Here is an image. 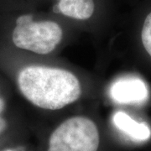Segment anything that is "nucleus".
Masks as SVG:
<instances>
[{
	"mask_svg": "<svg viewBox=\"0 0 151 151\" xmlns=\"http://www.w3.org/2000/svg\"><path fill=\"white\" fill-rule=\"evenodd\" d=\"M22 94L39 108L58 110L81 97L80 81L68 70L44 65H30L18 76Z\"/></svg>",
	"mask_w": 151,
	"mask_h": 151,
	"instance_id": "nucleus-1",
	"label": "nucleus"
},
{
	"mask_svg": "<svg viewBox=\"0 0 151 151\" xmlns=\"http://www.w3.org/2000/svg\"><path fill=\"white\" fill-rule=\"evenodd\" d=\"M62 29L51 20L35 21L30 14L16 19L12 40L17 47L40 55L52 52L62 40Z\"/></svg>",
	"mask_w": 151,
	"mask_h": 151,
	"instance_id": "nucleus-2",
	"label": "nucleus"
},
{
	"mask_svg": "<svg viewBox=\"0 0 151 151\" xmlns=\"http://www.w3.org/2000/svg\"><path fill=\"white\" fill-rule=\"evenodd\" d=\"M99 133L96 124L85 117L65 120L52 133L48 151H97Z\"/></svg>",
	"mask_w": 151,
	"mask_h": 151,
	"instance_id": "nucleus-3",
	"label": "nucleus"
},
{
	"mask_svg": "<svg viewBox=\"0 0 151 151\" xmlns=\"http://www.w3.org/2000/svg\"><path fill=\"white\" fill-rule=\"evenodd\" d=\"M110 96L119 103H139L149 96L145 82L136 76H125L115 81L110 87Z\"/></svg>",
	"mask_w": 151,
	"mask_h": 151,
	"instance_id": "nucleus-4",
	"label": "nucleus"
},
{
	"mask_svg": "<svg viewBox=\"0 0 151 151\" xmlns=\"http://www.w3.org/2000/svg\"><path fill=\"white\" fill-rule=\"evenodd\" d=\"M95 10V0H56L52 7L55 14L78 20L89 19L94 14Z\"/></svg>",
	"mask_w": 151,
	"mask_h": 151,
	"instance_id": "nucleus-5",
	"label": "nucleus"
},
{
	"mask_svg": "<svg viewBox=\"0 0 151 151\" xmlns=\"http://www.w3.org/2000/svg\"><path fill=\"white\" fill-rule=\"evenodd\" d=\"M113 122L117 129L134 140L145 141L150 138L151 130L145 123H139L124 112L114 113Z\"/></svg>",
	"mask_w": 151,
	"mask_h": 151,
	"instance_id": "nucleus-6",
	"label": "nucleus"
},
{
	"mask_svg": "<svg viewBox=\"0 0 151 151\" xmlns=\"http://www.w3.org/2000/svg\"><path fill=\"white\" fill-rule=\"evenodd\" d=\"M141 38L144 47L151 56V11L148 14L144 22Z\"/></svg>",
	"mask_w": 151,
	"mask_h": 151,
	"instance_id": "nucleus-7",
	"label": "nucleus"
},
{
	"mask_svg": "<svg viewBox=\"0 0 151 151\" xmlns=\"http://www.w3.org/2000/svg\"><path fill=\"white\" fill-rule=\"evenodd\" d=\"M6 126H7V124H6L5 120L0 118V133H2L4 130L5 129Z\"/></svg>",
	"mask_w": 151,
	"mask_h": 151,
	"instance_id": "nucleus-8",
	"label": "nucleus"
},
{
	"mask_svg": "<svg viewBox=\"0 0 151 151\" xmlns=\"http://www.w3.org/2000/svg\"><path fill=\"white\" fill-rule=\"evenodd\" d=\"M4 108V101L2 98H0V113L3 112Z\"/></svg>",
	"mask_w": 151,
	"mask_h": 151,
	"instance_id": "nucleus-9",
	"label": "nucleus"
},
{
	"mask_svg": "<svg viewBox=\"0 0 151 151\" xmlns=\"http://www.w3.org/2000/svg\"><path fill=\"white\" fill-rule=\"evenodd\" d=\"M5 151H14V150H7Z\"/></svg>",
	"mask_w": 151,
	"mask_h": 151,
	"instance_id": "nucleus-10",
	"label": "nucleus"
}]
</instances>
